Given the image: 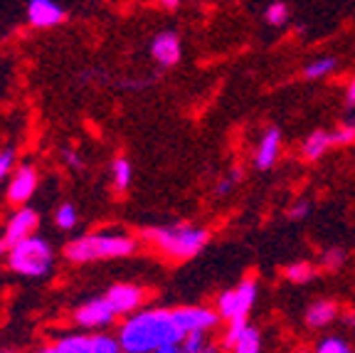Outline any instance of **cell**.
I'll list each match as a JSON object with an SVG mask.
<instances>
[{
	"label": "cell",
	"mask_w": 355,
	"mask_h": 353,
	"mask_svg": "<svg viewBox=\"0 0 355 353\" xmlns=\"http://www.w3.org/2000/svg\"><path fill=\"white\" fill-rule=\"evenodd\" d=\"M141 235H144V240L148 245L158 247L166 257L178 260V262L198 257V254L205 249L207 240H210V232H207L205 227L183 225V222H178V225L146 227Z\"/></svg>",
	"instance_id": "cell-2"
},
{
	"label": "cell",
	"mask_w": 355,
	"mask_h": 353,
	"mask_svg": "<svg viewBox=\"0 0 355 353\" xmlns=\"http://www.w3.org/2000/svg\"><path fill=\"white\" fill-rule=\"evenodd\" d=\"M220 343L227 353H264V336L257 326L247 324V319L227 321Z\"/></svg>",
	"instance_id": "cell-6"
},
{
	"label": "cell",
	"mask_w": 355,
	"mask_h": 353,
	"mask_svg": "<svg viewBox=\"0 0 355 353\" xmlns=\"http://www.w3.org/2000/svg\"><path fill=\"white\" fill-rule=\"evenodd\" d=\"M340 319V304L333 302V299H316V302H311L306 306V314H304V321L309 329H328L333 321Z\"/></svg>",
	"instance_id": "cell-15"
},
{
	"label": "cell",
	"mask_w": 355,
	"mask_h": 353,
	"mask_svg": "<svg viewBox=\"0 0 355 353\" xmlns=\"http://www.w3.org/2000/svg\"><path fill=\"white\" fill-rule=\"evenodd\" d=\"M257 297H259V281L254 277H244L217 297L215 309L222 321H244L254 309Z\"/></svg>",
	"instance_id": "cell-5"
},
{
	"label": "cell",
	"mask_w": 355,
	"mask_h": 353,
	"mask_svg": "<svg viewBox=\"0 0 355 353\" xmlns=\"http://www.w3.org/2000/svg\"><path fill=\"white\" fill-rule=\"evenodd\" d=\"M104 297L111 304V309L116 311V316H128L144 302V289L136 287V284H114Z\"/></svg>",
	"instance_id": "cell-14"
},
{
	"label": "cell",
	"mask_w": 355,
	"mask_h": 353,
	"mask_svg": "<svg viewBox=\"0 0 355 353\" xmlns=\"http://www.w3.org/2000/svg\"><path fill=\"white\" fill-rule=\"evenodd\" d=\"M37 190V171L33 166H20L10 178V186H8V200L15 205L28 203L30 198Z\"/></svg>",
	"instance_id": "cell-16"
},
{
	"label": "cell",
	"mask_w": 355,
	"mask_h": 353,
	"mask_svg": "<svg viewBox=\"0 0 355 353\" xmlns=\"http://www.w3.org/2000/svg\"><path fill=\"white\" fill-rule=\"evenodd\" d=\"M119 343L123 353H155L185 338L173 309L133 311L119 329Z\"/></svg>",
	"instance_id": "cell-1"
},
{
	"label": "cell",
	"mask_w": 355,
	"mask_h": 353,
	"mask_svg": "<svg viewBox=\"0 0 355 353\" xmlns=\"http://www.w3.org/2000/svg\"><path fill=\"white\" fill-rule=\"evenodd\" d=\"M175 314L178 326L183 329V334H195V331H202V334H210L212 329H217L220 324V314L217 309H210V306H202V304H195V306H175L173 309Z\"/></svg>",
	"instance_id": "cell-8"
},
{
	"label": "cell",
	"mask_w": 355,
	"mask_h": 353,
	"mask_svg": "<svg viewBox=\"0 0 355 353\" xmlns=\"http://www.w3.org/2000/svg\"><path fill=\"white\" fill-rule=\"evenodd\" d=\"M136 252V240L126 232H92L67 245L64 254L69 262H96V260H121Z\"/></svg>",
	"instance_id": "cell-3"
},
{
	"label": "cell",
	"mask_w": 355,
	"mask_h": 353,
	"mask_svg": "<svg viewBox=\"0 0 355 353\" xmlns=\"http://www.w3.org/2000/svg\"><path fill=\"white\" fill-rule=\"evenodd\" d=\"M12 168H15V151L12 149L0 151V181L10 176Z\"/></svg>",
	"instance_id": "cell-30"
},
{
	"label": "cell",
	"mask_w": 355,
	"mask_h": 353,
	"mask_svg": "<svg viewBox=\"0 0 355 353\" xmlns=\"http://www.w3.org/2000/svg\"><path fill=\"white\" fill-rule=\"evenodd\" d=\"M282 146H284V136L279 126H266L261 131L259 141L254 146V154H252V161H254L257 171H272L279 163V156H282Z\"/></svg>",
	"instance_id": "cell-10"
},
{
	"label": "cell",
	"mask_w": 355,
	"mask_h": 353,
	"mask_svg": "<svg viewBox=\"0 0 355 353\" xmlns=\"http://www.w3.org/2000/svg\"><path fill=\"white\" fill-rule=\"evenodd\" d=\"M343 321H345V326H348V329H353V331H355V311H345Z\"/></svg>",
	"instance_id": "cell-35"
},
{
	"label": "cell",
	"mask_w": 355,
	"mask_h": 353,
	"mask_svg": "<svg viewBox=\"0 0 355 353\" xmlns=\"http://www.w3.org/2000/svg\"><path fill=\"white\" fill-rule=\"evenodd\" d=\"M60 353H123L119 338H111L106 334L94 336H64L55 343Z\"/></svg>",
	"instance_id": "cell-9"
},
{
	"label": "cell",
	"mask_w": 355,
	"mask_h": 353,
	"mask_svg": "<svg viewBox=\"0 0 355 353\" xmlns=\"http://www.w3.org/2000/svg\"><path fill=\"white\" fill-rule=\"evenodd\" d=\"M242 176H244L242 168H230V171L215 183V195H220V198L230 195L234 190V188H237L239 183H242Z\"/></svg>",
	"instance_id": "cell-24"
},
{
	"label": "cell",
	"mask_w": 355,
	"mask_h": 353,
	"mask_svg": "<svg viewBox=\"0 0 355 353\" xmlns=\"http://www.w3.org/2000/svg\"><path fill=\"white\" fill-rule=\"evenodd\" d=\"M6 353H10V351H6Z\"/></svg>",
	"instance_id": "cell-38"
},
{
	"label": "cell",
	"mask_w": 355,
	"mask_h": 353,
	"mask_svg": "<svg viewBox=\"0 0 355 353\" xmlns=\"http://www.w3.org/2000/svg\"><path fill=\"white\" fill-rule=\"evenodd\" d=\"M345 106L355 109V77L348 79V84H345Z\"/></svg>",
	"instance_id": "cell-32"
},
{
	"label": "cell",
	"mask_w": 355,
	"mask_h": 353,
	"mask_svg": "<svg viewBox=\"0 0 355 353\" xmlns=\"http://www.w3.org/2000/svg\"><path fill=\"white\" fill-rule=\"evenodd\" d=\"M116 319V311L111 309V304L106 302V297H96L84 302L82 306H77L74 311V321H77L82 329H104L111 321Z\"/></svg>",
	"instance_id": "cell-12"
},
{
	"label": "cell",
	"mask_w": 355,
	"mask_h": 353,
	"mask_svg": "<svg viewBox=\"0 0 355 353\" xmlns=\"http://www.w3.org/2000/svg\"><path fill=\"white\" fill-rule=\"evenodd\" d=\"M153 82H155V77H128V79H121L119 87L128 89V92H141V89L150 87Z\"/></svg>",
	"instance_id": "cell-29"
},
{
	"label": "cell",
	"mask_w": 355,
	"mask_h": 353,
	"mask_svg": "<svg viewBox=\"0 0 355 353\" xmlns=\"http://www.w3.org/2000/svg\"><path fill=\"white\" fill-rule=\"evenodd\" d=\"M55 222L60 230H72L77 225V208L72 203H62L55 213Z\"/></svg>",
	"instance_id": "cell-25"
},
{
	"label": "cell",
	"mask_w": 355,
	"mask_h": 353,
	"mask_svg": "<svg viewBox=\"0 0 355 353\" xmlns=\"http://www.w3.org/2000/svg\"><path fill=\"white\" fill-rule=\"evenodd\" d=\"M148 52L153 57V62L161 69H171V67L180 65L183 60V40L175 30H161L150 38Z\"/></svg>",
	"instance_id": "cell-7"
},
{
	"label": "cell",
	"mask_w": 355,
	"mask_h": 353,
	"mask_svg": "<svg viewBox=\"0 0 355 353\" xmlns=\"http://www.w3.org/2000/svg\"><path fill=\"white\" fill-rule=\"evenodd\" d=\"M313 353H355L353 343L343 336H326L316 343Z\"/></svg>",
	"instance_id": "cell-22"
},
{
	"label": "cell",
	"mask_w": 355,
	"mask_h": 353,
	"mask_svg": "<svg viewBox=\"0 0 355 353\" xmlns=\"http://www.w3.org/2000/svg\"><path fill=\"white\" fill-rule=\"evenodd\" d=\"M264 22L269 28H286L288 22H291V8H288V3H284V0L269 3L264 10Z\"/></svg>",
	"instance_id": "cell-20"
},
{
	"label": "cell",
	"mask_w": 355,
	"mask_h": 353,
	"mask_svg": "<svg viewBox=\"0 0 355 353\" xmlns=\"http://www.w3.org/2000/svg\"><path fill=\"white\" fill-rule=\"evenodd\" d=\"M291 353H313V351H309V348H296V351H291Z\"/></svg>",
	"instance_id": "cell-37"
},
{
	"label": "cell",
	"mask_w": 355,
	"mask_h": 353,
	"mask_svg": "<svg viewBox=\"0 0 355 353\" xmlns=\"http://www.w3.org/2000/svg\"><path fill=\"white\" fill-rule=\"evenodd\" d=\"M311 200L309 198H299V200H294V203L288 205V210H286V217L288 220H294V222H301V220H306V217L311 215Z\"/></svg>",
	"instance_id": "cell-27"
},
{
	"label": "cell",
	"mask_w": 355,
	"mask_h": 353,
	"mask_svg": "<svg viewBox=\"0 0 355 353\" xmlns=\"http://www.w3.org/2000/svg\"><path fill=\"white\" fill-rule=\"evenodd\" d=\"M62 156H64V163H67V166H72L74 171H79V168L84 166L82 156H79L74 149H64V151H62Z\"/></svg>",
	"instance_id": "cell-31"
},
{
	"label": "cell",
	"mask_w": 355,
	"mask_h": 353,
	"mask_svg": "<svg viewBox=\"0 0 355 353\" xmlns=\"http://www.w3.org/2000/svg\"><path fill=\"white\" fill-rule=\"evenodd\" d=\"M345 252L340 247H328V249H323L321 252V257H318V262H321V267L326 272H338V270H343V265H345Z\"/></svg>",
	"instance_id": "cell-23"
},
{
	"label": "cell",
	"mask_w": 355,
	"mask_h": 353,
	"mask_svg": "<svg viewBox=\"0 0 355 353\" xmlns=\"http://www.w3.org/2000/svg\"><path fill=\"white\" fill-rule=\"evenodd\" d=\"M331 133H333V146H353L355 144V124L353 122H340Z\"/></svg>",
	"instance_id": "cell-26"
},
{
	"label": "cell",
	"mask_w": 355,
	"mask_h": 353,
	"mask_svg": "<svg viewBox=\"0 0 355 353\" xmlns=\"http://www.w3.org/2000/svg\"><path fill=\"white\" fill-rule=\"evenodd\" d=\"M222 351H225V348H222V343L210 341V343H207V346L202 348V351H200V353H222Z\"/></svg>",
	"instance_id": "cell-34"
},
{
	"label": "cell",
	"mask_w": 355,
	"mask_h": 353,
	"mask_svg": "<svg viewBox=\"0 0 355 353\" xmlns=\"http://www.w3.org/2000/svg\"><path fill=\"white\" fill-rule=\"evenodd\" d=\"M8 249H10V247H8L6 238H0V254H6V252H8Z\"/></svg>",
	"instance_id": "cell-36"
},
{
	"label": "cell",
	"mask_w": 355,
	"mask_h": 353,
	"mask_svg": "<svg viewBox=\"0 0 355 353\" xmlns=\"http://www.w3.org/2000/svg\"><path fill=\"white\" fill-rule=\"evenodd\" d=\"M338 57L333 55H323V57H316V60H311L304 65V69H301V77L306 79V82H318V79H326L331 77L336 69H338Z\"/></svg>",
	"instance_id": "cell-18"
},
{
	"label": "cell",
	"mask_w": 355,
	"mask_h": 353,
	"mask_svg": "<svg viewBox=\"0 0 355 353\" xmlns=\"http://www.w3.org/2000/svg\"><path fill=\"white\" fill-rule=\"evenodd\" d=\"M37 225H40L37 210H33V208H20L15 213V215H12L10 220H8L6 232H3V238H6L8 247H12V245L22 243V240L33 238V232L37 230Z\"/></svg>",
	"instance_id": "cell-13"
},
{
	"label": "cell",
	"mask_w": 355,
	"mask_h": 353,
	"mask_svg": "<svg viewBox=\"0 0 355 353\" xmlns=\"http://www.w3.org/2000/svg\"><path fill=\"white\" fill-rule=\"evenodd\" d=\"M25 15L28 22L37 30H50L57 28L62 22H67V10L55 3V0H28V8H25Z\"/></svg>",
	"instance_id": "cell-11"
},
{
	"label": "cell",
	"mask_w": 355,
	"mask_h": 353,
	"mask_svg": "<svg viewBox=\"0 0 355 353\" xmlns=\"http://www.w3.org/2000/svg\"><path fill=\"white\" fill-rule=\"evenodd\" d=\"M331 149H333V133L326 131V129H316V131H311L309 136L304 138V144H301V158L313 163V161H321Z\"/></svg>",
	"instance_id": "cell-17"
},
{
	"label": "cell",
	"mask_w": 355,
	"mask_h": 353,
	"mask_svg": "<svg viewBox=\"0 0 355 353\" xmlns=\"http://www.w3.org/2000/svg\"><path fill=\"white\" fill-rule=\"evenodd\" d=\"M210 343V338H207V334L202 331H195V334H188V336L180 341V346H183L185 353H200L202 348Z\"/></svg>",
	"instance_id": "cell-28"
},
{
	"label": "cell",
	"mask_w": 355,
	"mask_h": 353,
	"mask_svg": "<svg viewBox=\"0 0 355 353\" xmlns=\"http://www.w3.org/2000/svg\"><path fill=\"white\" fill-rule=\"evenodd\" d=\"M316 274H318V270L306 260L294 262V265H288L286 270H284V277H286L291 284H309V281L316 279Z\"/></svg>",
	"instance_id": "cell-21"
},
{
	"label": "cell",
	"mask_w": 355,
	"mask_h": 353,
	"mask_svg": "<svg viewBox=\"0 0 355 353\" xmlns=\"http://www.w3.org/2000/svg\"><path fill=\"white\" fill-rule=\"evenodd\" d=\"M131 181H133V166H131V161L123 158V156L114 158V163H111V183H114V188H116L119 193H123V190H128Z\"/></svg>",
	"instance_id": "cell-19"
},
{
	"label": "cell",
	"mask_w": 355,
	"mask_h": 353,
	"mask_svg": "<svg viewBox=\"0 0 355 353\" xmlns=\"http://www.w3.org/2000/svg\"><path fill=\"white\" fill-rule=\"evenodd\" d=\"M52 247L42 238H28L8 249V265L22 277H44L52 270Z\"/></svg>",
	"instance_id": "cell-4"
},
{
	"label": "cell",
	"mask_w": 355,
	"mask_h": 353,
	"mask_svg": "<svg viewBox=\"0 0 355 353\" xmlns=\"http://www.w3.org/2000/svg\"><path fill=\"white\" fill-rule=\"evenodd\" d=\"M185 3H188V0H158V6H161L163 10H168V13L180 10V8H183Z\"/></svg>",
	"instance_id": "cell-33"
}]
</instances>
